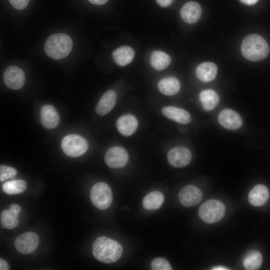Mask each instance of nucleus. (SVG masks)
<instances>
[{"instance_id":"f257e3e1","label":"nucleus","mask_w":270,"mask_h":270,"mask_svg":"<svg viewBox=\"0 0 270 270\" xmlns=\"http://www.w3.org/2000/svg\"><path fill=\"white\" fill-rule=\"evenodd\" d=\"M94 257L98 260L106 264L118 260L122 253V247L116 240L100 236L94 242L92 247Z\"/></svg>"},{"instance_id":"f03ea898","label":"nucleus","mask_w":270,"mask_h":270,"mask_svg":"<svg viewBox=\"0 0 270 270\" xmlns=\"http://www.w3.org/2000/svg\"><path fill=\"white\" fill-rule=\"evenodd\" d=\"M269 46L266 40L257 34L246 36L241 44V52L247 60L258 62L264 59L269 53Z\"/></svg>"},{"instance_id":"7ed1b4c3","label":"nucleus","mask_w":270,"mask_h":270,"mask_svg":"<svg viewBox=\"0 0 270 270\" xmlns=\"http://www.w3.org/2000/svg\"><path fill=\"white\" fill-rule=\"evenodd\" d=\"M72 41L69 36L59 33L50 36L46 40L44 50L46 54L54 60L66 57L71 52Z\"/></svg>"},{"instance_id":"20e7f679","label":"nucleus","mask_w":270,"mask_h":270,"mask_svg":"<svg viewBox=\"0 0 270 270\" xmlns=\"http://www.w3.org/2000/svg\"><path fill=\"white\" fill-rule=\"evenodd\" d=\"M225 212V206L222 202L210 200L200 206L198 209V215L205 222L213 224L221 220Z\"/></svg>"},{"instance_id":"39448f33","label":"nucleus","mask_w":270,"mask_h":270,"mask_svg":"<svg viewBox=\"0 0 270 270\" xmlns=\"http://www.w3.org/2000/svg\"><path fill=\"white\" fill-rule=\"evenodd\" d=\"M61 146L64 153L70 157H78L82 155L88 147L86 139L75 134L65 136L62 140Z\"/></svg>"},{"instance_id":"423d86ee","label":"nucleus","mask_w":270,"mask_h":270,"mask_svg":"<svg viewBox=\"0 0 270 270\" xmlns=\"http://www.w3.org/2000/svg\"><path fill=\"white\" fill-rule=\"evenodd\" d=\"M90 197L93 204L100 210H106L110 207L112 195L110 187L104 182L96 184L92 187Z\"/></svg>"},{"instance_id":"0eeeda50","label":"nucleus","mask_w":270,"mask_h":270,"mask_svg":"<svg viewBox=\"0 0 270 270\" xmlns=\"http://www.w3.org/2000/svg\"><path fill=\"white\" fill-rule=\"evenodd\" d=\"M38 236L32 232H26L18 236L14 240L16 250L20 253L27 254L34 252L38 245Z\"/></svg>"},{"instance_id":"6e6552de","label":"nucleus","mask_w":270,"mask_h":270,"mask_svg":"<svg viewBox=\"0 0 270 270\" xmlns=\"http://www.w3.org/2000/svg\"><path fill=\"white\" fill-rule=\"evenodd\" d=\"M104 160L106 164L110 168H121L128 162V155L124 148L112 146L106 152Z\"/></svg>"},{"instance_id":"1a4fd4ad","label":"nucleus","mask_w":270,"mask_h":270,"mask_svg":"<svg viewBox=\"0 0 270 270\" xmlns=\"http://www.w3.org/2000/svg\"><path fill=\"white\" fill-rule=\"evenodd\" d=\"M3 80L6 86L12 90H19L25 82L23 70L16 66H10L4 72Z\"/></svg>"},{"instance_id":"9d476101","label":"nucleus","mask_w":270,"mask_h":270,"mask_svg":"<svg viewBox=\"0 0 270 270\" xmlns=\"http://www.w3.org/2000/svg\"><path fill=\"white\" fill-rule=\"evenodd\" d=\"M167 158L170 164L175 168H183L191 161L190 150L184 146H177L172 148L168 153Z\"/></svg>"},{"instance_id":"9b49d317","label":"nucleus","mask_w":270,"mask_h":270,"mask_svg":"<svg viewBox=\"0 0 270 270\" xmlns=\"http://www.w3.org/2000/svg\"><path fill=\"white\" fill-rule=\"evenodd\" d=\"M202 198L201 190L192 185L184 187L180 192L178 198L180 202L184 206L190 207L198 204Z\"/></svg>"},{"instance_id":"f8f14e48","label":"nucleus","mask_w":270,"mask_h":270,"mask_svg":"<svg viewBox=\"0 0 270 270\" xmlns=\"http://www.w3.org/2000/svg\"><path fill=\"white\" fill-rule=\"evenodd\" d=\"M219 123L224 128L228 130H236L240 128L242 124L240 116L231 109L222 110L218 116Z\"/></svg>"},{"instance_id":"ddd939ff","label":"nucleus","mask_w":270,"mask_h":270,"mask_svg":"<svg viewBox=\"0 0 270 270\" xmlns=\"http://www.w3.org/2000/svg\"><path fill=\"white\" fill-rule=\"evenodd\" d=\"M116 126L118 131L124 136L132 135L136 130L138 122L132 114H126L120 116L116 120Z\"/></svg>"},{"instance_id":"4468645a","label":"nucleus","mask_w":270,"mask_h":270,"mask_svg":"<svg viewBox=\"0 0 270 270\" xmlns=\"http://www.w3.org/2000/svg\"><path fill=\"white\" fill-rule=\"evenodd\" d=\"M202 9L200 5L195 2L186 3L180 10L182 19L188 24L196 22L200 17Z\"/></svg>"},{"instance_id":"2eb2a0df","label":"nucleus","mask_w":270,"mask_h":270,"mask_svg":"<svg viewBox=\"0 0 270 270\" xmlns=\"http://www.w3.org/2000/svg\"><path fill=\"white\" fill-rule=\"evenodd\" d=\"M59 118L58 114L52 106L46 104L42 106L40 121L44 126L49 129L56 128L58 124Z\"/></svg>"},{"instance_id":"dca6fc26","label":"nucleus","mask_w":270,"mask_h":270,"mask_svg":"<svg viewBox=\"0 0 270 270\" xmlns=\"http://www.w3.org/2000/svg\"><path fill=\"white\" fill-rule=\"evenodd\" d=\"M116 100V94L114 91L110 90L106 92L102 96L96 107V113L100 116L108 114L114 107Z\"/></svg>"},{"instance_id":"f3484780","label":"nucleus","mask_w":270,"mask_h":270,"mask_svg":"<svg viewBox=\"0 0 270 270\" xmlns=\"http://www.w3.org/2000/svg\"><path fill=\"white\" fill-rule=\"evenodd\" d=\"M162 114L166 118L182 124H188L191 120L190 115L186 110L172 106L162 108Z\"/></svg>"},{"instance_id":"a211bd4d","label":"nucleus","mask_w":270,"mask_h":270,"mask_svg":"<svg viewBox=\"0 0 270 270\" xmlns=\"http://www.w3.org/2000/svg\"><path fill=\"white\" fill-rule=\"evenodd\" d=\"M218 73V67L213 62H204L198 64L196 69V77L202 82L213 80Z\"/></svg>"},{"instance_id":"6ab92c4d","label":"nucleus","mask_w":270,"mask_h":270,"mask_svg":"<svg viewBox=\"0 0 270 270\" xmlns=\"http://www.w3.org/2000/svg\"><path fill=\"white\" fill-rule=\"evenodd\" d=\"M268 197L269 192L268 188L263 184H258L250 192L248 200L252 205L260 206L266 204Z\"/></svg>"},{"instance_id":"aec40b11","label":"nucleus","mask_w":270,"mask_h":270,"mask_svg":"<svg viewBox=\"0 0 270 270\" xmlns=\"http://www.w3.org/2000/svg\"><path fill=\"white\" fill-rule=\"evenodd\" d=\"M134 52L128 46H122L112 52L114 62L118 66H125L130 63L134 59Z\"/></svg>"},{"instance_id":"412c9836","label":"nucleus","mask_w":270,"mask_h":270,"mask_svg":"<svg viewBox=\"0 0 270 270\" xmlns=\"http://www.w3.org/2000/svg\"><path fill=\"white\" fill-rule=\"evenodd\" d=\"M158 88L160 92L166 96L177 94L180 89V81L175 77L168 76L162 78L158 83Z\"/></svg>"},{"instance_id":"4be33fe9","label":"nucleus","mask_w":270,"mask_h":270,"mask_svg":"<svg viewBox=\"0 0 270 270\" xmlns=\"http://www.w3.org/2000/svg\"><path fill=\"white\" fill-rule=\"evenodd\" d=\"M218 94L214 90H205L200 94V100L204 109L209 111L214 108L219 102Z\"/></svg>"},{"instance_id":"5701e85b","label":"nucleus","mask_w":270,"mask_h":270,"mask_svg":"<svg viewBox=\"0 0 270 270\" xmlns=\"http://www.w3.org/2000/svg\"><path fill=\"white\" fill-rule=\"evenodd\" d=\"M171 58L169 55L160 50L152 52L150 57L151 66L157 70L166 68L170 64Z\"/></svg>"},{"instance_id":"b1692460","label":"nucleus","mask_w":270,"mask_h":270,"mask_svg":"<svg viewBox=\"0 0 270 270\" xmlns=\"http://www.w3.org/2000/svg\"><path fill=\"white\" fill-rule=\"evenodd\" d=\"M164 200L163 194L158 191L148 193L142 200V206L147 210H154L159 208Z\"/></svg>"},{"instance_id":"393cba45","label":"nucleus","mask_w":270,"mask_h":270,"mask_svg":"<svg viewBox=\"0 0 270 270\" xmlns=\"http://www.w3.org/2000/svg\"><path fill=\"white\" fill-rule=\"evenodd\" d=\"M262 262V257L260 252L252 250L248 252L244 258L243 265L248 270L258 269Z\"/></svg>"},{"instance_id":"a878e982","label":"nucleus","mask_w":270,"mask_h":270,"mask_svg":"<svg viewBox=\"0 0 270 270\" xmlns=\"http://www.w3.org/2000/svg\"><path fill=\"white\" fill-rule=\"evenodd\" d=\"M3 191L8 194H18L24 192L26 188V182L22 180L8 181L2 186Z\"/></svg>"},{"instance_id":"bb28decb","label":"nucleus","mask_w":270,"mask_h":270,"mask_svg":"<svg viewBox=\"0 0 270 270\" xmlns=\"http://www.w3.org/2000/svg\"><path fill=\"white\" fill-rule=\"evenodd\" d=\"M18 213L10 208L3 210L0 215V220L3 227L12 229L18 224Z\"/></svg>"},{"instance_id":"cd10ccee","label":"nucleus","mask_w":270,"mask_h":270,"mask_svg":"<svg viewBox=\"0 0 270 270\" xmlns=\"http://www.w3.org/2000/svg\"><path fill=\"white\" fill-rule=\"evenodd\" d=\"M151 268L153 270H172V268L167 260L162 258H157L151 263Z\"/></svg>"},{"instance_id":"c85d7f7f","label":"nucleus","mask_w":270,"mask_h":270,"mask_svg":"<svg viewBox=\"0 0 270 270\" xmlns=\"http://www.w3.org/2000/svg\"><path fill=\"white\" fill-rule=\"evenodd\" d=\"M17 170L14 168L5 165L0 166V180H7L16 175Z\"/></svg>"},{"instance_id":"c756f323","label":"nucleus","mask_w":270,"mask_h":270,"mask_svg":"<svg viewBox=\"0 0 270 270\" xmlns=\"http://www.w3.org/2000/svg\"><path fill=\"white\" fill-rule=\"evenodd\" d=\"M9 2L14 8L21 10L27 6L30 0H9Z\"/></svg>"},{"instance_id":"7c9ffc66","label":"nucleus","mask_w":270,"mask_h":270,"mask_svg":"<svg viewBox=\"0 0 270 270\" xmlns=\"http://www.w3.org/2000/svg\"><path fill=\"white\" fill-rule=\"evenodd\" d=\"M158 4L162 7H167L171 4L174 0H156Z\"/></svg>"},{"instance_id":"2f4dec72","label":"nucleus","mask_w":270,"mask_h":270,"mask_svg":"<svg viewBox=\"0 0 270 270\" xmlns=\"http://www.w3.org/2000/svg\"><path fill=\"white\" fill-rule=\"evenodd\" d=\"M9 269V266L7 262L2 258L0 259V270H8Z\"/></svg>"},{"instance_id":"473e14b6","label":"nucleus","mask_w":270,"mask_h":270,"mask_svg":"<svg viewBox=\"0 0 270 270\" xmlns=\"http://www.w3.org/2000/svg\"><path fill=\"white\" fill-rule=\"evenodd\" d=\"M92 4L96 5H102L106 4L108 0H88Z\"/></svg>"},{"instance_id":"72a5a7b5","label":"nucleus","mask_w":270,"mask_h":270,"mask_svg":"<svg viewBox=\"0 0 270 270\" xmlns=\"http://www.w3.org/2000/svg\"><path fill=\"white\" fill-rule=\"evenodd\" d=\"M242 2L248 4V5H253L255 4L258 0H240Z\"/></svg>"},{"instance_id":"f704fd0d","label":"nucleus","mask_w":270,"mask_h":270,"mask_svg":"<svg viewBox=\"0 0 270 270\" xmlns=\"http://www.w3.org/2000/svg\"><path fill=\"white\" fill-rule=\"evenodd\" d=\"M212 270H228V269L226 268L223 267V266H218V267L214 268H212Z\"/></svg>"}]
</instances>
